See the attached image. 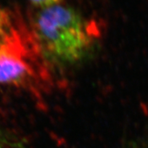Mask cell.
Here are the masks:
<instances>
[{"mask_svg": "<svg viewBox=\"0 0 148 148\" xmlns=\"http://www.w3.org/2000/svg\"><path fill=\"white\" fill-rule=\"evenodd\" d=\"M30 32L44 62L55 64L80 61L96 38L93 24L78 11L62 4L40 9Z\"/></svg>", "mask_w": 148, "mask_h": 148, "instance_id": "1", "label": "cell"}, {"mask_svg": "<svg viewBox=\"0 0 148 148\" xmlns=\"http://www.w3.org/2000/svg\"><path fill=\"white\" fill-rule=\"evenodd\" d=\"M30 30L14 24L0 37V85L35 89L48 79Z\"/></svg>", "mask_w": 148, "mask_h": 148, "instance_id": "2", "label": "cell"}, {"mask_svg": "<svg viewBox=\"0 0 148 148\" xmlns=\"http://www.w3.org/2000/svg\"><path fill=\"white\" fill-rule=\"evenodd\" d=\"M14 24L10 11L0 6V37L6 35Z\"/></svg>", "mask_w": 148, "mask_h": 148, "instance_id": "3", "label": "cell"}, {"mask_svg": "<svg viewBox=\"0 0 148 148\" xmlns=\"http://www.w3.org/2000/svg\"><path fill=\"white\" fill-rule=\"evenodd\" d=\"M34 6L40 9L47 8L62 4L63 0H29Z\"/></svg>", "mask_w": 148, "mask_h": 148, "instance_id": "4", "label": "cell"}, {"mask_svg": "<svg viewBox=\"0 0 148 148\" xmlns=\"http://www.w3.org/2000/svg\"><path fill=\"white\" fill-rule=\"evenodd\" d=\"M6 141H4V138L3 136V135L0 133V147H1L4 144H5Z\"/></svg>", "mask_w": 148, "mask_h": 148, "instance_id": "5", "label": "cell"}]
</instances>
